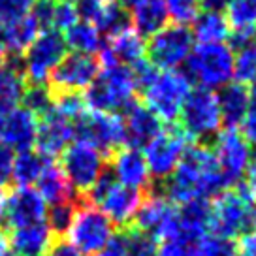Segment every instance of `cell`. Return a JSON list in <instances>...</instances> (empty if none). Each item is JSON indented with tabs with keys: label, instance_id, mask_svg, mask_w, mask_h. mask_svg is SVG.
<instances>
[{
	"label": "cell",
	"instance_id": "cell-1",
	"mask_svg": "<svg viewBox=\"0 0 256 256\" xmlns=\"http://www.w3.org/2000/svg\"><path fill=\"white\" fill-rule=\"evenodd\" d=\"M226 186L211 147L198 144L186 149L176 172L164 181V196L174 206L196 200L211 202Z\"/></svg>",
	"mask_w": 256,
	"mask_h": 256
},
{
	"label": "cell",
	"instance_id": "cell-2",
	"mask_svg": "<svg viewBox=\"0 0 256 256\" xmlns=\"http://www.w3.org/2000/svg\"><path fill=\"white\" fill-rule=\"evenodd\" d=\"M138 80L144 106L162 122L177 120L186 96L190 94V81L179 70H156L144 58L132 66Z\"/></svg>",
	"mask_w": 256,
	"mask_h": 256
},
{
	"label": "cell",
	"instance_id": "cell-3",
	"mask_svg": "<svg viewBox=\"0 0 256 256\" xmlns=\"http://www.w3.org/2000/svg\"><path fill=\"white\" fill-rule=\"evenodd\" d=\"M138 80L130 66L113 64L100 68L96 80L85 88L83 102L88 112L120 113L136 104Z\"/></svg>",
	"mask_w": 256,
	"mask_h": 256
},
{
	"label": "cell",
	"instance_id": "cell-4",
	"mask_svg": "<svg viewBox=\"0 0 256 256\" xmlns=\"http://www.w3.org/2000/svg\"><path fill=\"white\" fill-rule=\"evenodd\" d=\"M184 64V76L198 88L216 92L234 81V48L230 44H196Z\"/></svg>",
	"mask_w": 256,
	"mask_h": 256
},
{
	"label": "cell",
	"instance_id": "cell-5",
	"mask_svg": "<svg viewBox=\"0 0 256 256\" xmlns=\"http://www.w3.org/2000/svg\"><path fill=\"white\" fill-rule=\"evenodd\" d=\"M256 224V204L248 200L241 188H224L209 202V232L240 240Z\"/></svg>",
	"mask_w": 256,
	"mask_h": 256
},
{
	"label": "cell",
	"instance_id": "cell-6",
	"mask_svg": "<svg viewBox=\"0 0 256 256\" xmlns=\"http://www.w3.org/2000/svg\"><path fill=\"white\" fill-rule=\"evenodd\" d=\"M81 200L96 206L112 220L113 226L130 228L144 202V192L117 183L112 172L104 170V174L98 177V181L90 186L85 196H81Z\"/></svg>",
	"mask_w": 256,
	"mask_h": 256
},
{
	"label": "cell",
	"instance_id": "cell-7",
	"mask_svg": "<svg viewBox=\"0 0 256 256\" xmlns=\"http://www.w3.org/2000/svg\"><path fill=\"white\" fill-rule=\"evenodd\" d=\"M66 234L68 241L80 250L81 256H96L113 238L115 226L96 206L80 198Z\"/></svg>",
	"mask_w": 256,
	"mask_h": 256
},
{
	"label": "cell",
	"instance_id": "cell-8",
	"mask_svg": "<svg viewBox=\"0 0 256 256\" xmlns=\"http://www.w3.org/2000/svg\"><path fill=\"white\" fill-rule=\"evenodd\" d=\"M177 119L181 120L179 128L188 136V140L206 142L215 138L222 130L216 92L206 88H192Z\"/></svg>",
	"mask_w": 256,
	"mask_h": 256
},
{
	"label": "cell",
	"instance_id": "cell-9",
	"mask_svg": "<svg viewBox=\"0 0 256 256\" xmlns=\"http://www.w3.org/2000/svg\"><path fill=\"white\" fill-rule=\"evenodd\" d=\"M74 138L76 142H85L92 145L94 149L108 156L126 145L124 119L120 113H102L87 110L74 122Z\"/></svg>",
	"mask_w": 256,
	"mask_h": 256
},
{
	"label": "cell",
	"instance_id": "cell-10",
	"mask_svg": "<svg viewBox=\"0 0 256 256\" xmlns=\"http://www.w3.org/2000/svg\"><path fill=\"white\" fill-rule=\"evenodd\" d=\"M194 48V38L186 24H166L145 42L147 62L156 70H179Z\"/></svg>",
	"mask_w": 256,
	"mask_h": 256
},
{
	"label": "cell",
	"instance_id": "cell-11",
	"mask_svg": "<svg viewBox=\"0 0 256 256\" xmlns=\"http://www.w3.org/2000/svg\"><path fill=\"white\" fill-rule=\"evenodd\" d=\"M68 55L64 36L56 30H46L36 36L23 53V78L26 85H46L51 72Z\"/></svg>",
	"mask_w": 256,
	"mask_h": 256
},
{
	"label": "cell",
	"instance_id": "cell-12",
	"mask_svg": "<svg viewBox=\"0 0 256 256\" xmlns=\"http://www.w3.org/2000/svg\"><path fill=\"white\" fill-rule=\"evenodd\" d=\"M188 142L190 140L181 128H162L158 134L142 149L147 170L151 174V179L166 181L176 172L179 162L183 160L186 149L190 147Z\"/></svg>",
	"mask_w": 256,
	"mask_h": 256
},
{
	"label": "cell",
	"instance_id": "cell-13",
	"mask_svg": "<svg viewBox=\"0 0 256 256\" xmlns=\"http://www.w3.org/2000/svg\"><path fill=\"white\" fill-rule=\"evenodd\" d=\"M68 183L85 196L106 170V154L85 142H72L60 154V164ZM80 196V198H81Z\"/></svg>",
	"mask_w": 256,
	"mask_h": 256
},
{
	"label": "cell",
	"instance_id": "cell-14",
	"mask_svg": "<svg viewBox=\"0 0 256 256\" xmlns=\"http://www.w3.org/2000/svg\"><path fill=\"white\" fill-rule=\"evenodd\" d=\"M134 228L152 240L176 241L179 236V211L164 194H149L134 216Z\"/></svg>",
	"mask_w": 256,
	"mask_h": 256
},
{
	"label": "cell",
	"instance_id": "cell-15",
	"mask_svg": "<svg viewBox=\"0 0 256 256\" xmlns=\"http://www.w3.org/2000/svg\"><path fill=\"white\" fill-rule=\"evenodd\" d=\"M211 151L226 184L238 183L252 160V147L248 145L240 128H222L215 136Z\"/></svg>",
	"mask_w": 256,
	"mask_h": 256
},
{
	"label": "cell",
	"instance_id": "cell-16",
	"mask_svg": "<svg viewBox=\"0 0 256 256\" xmlns=\"http://www.w3.org/2000/svg\"><path fill=\"white\" fill-rule=\"evenodd\" d=\"M100 74V62L94 55L70 53L49 76V88L53 92H81Z\"/></svg>",
	"mask_w": 256,
	"mask_h": 256
},
{
	"label": "cell",
	"instance_id": "cell-17",
	"mask_svg": "<svg viewBox=\"0 0 256 256\" xmlns=\"http://www.w3.org/2000/svg\"><path fill=\"white\" fill-rule=\"evenodd\" d=\"M48 204L42 194L32 186H17L6 198L4 224L10 230L26 228L46 220Z\"/></svg>",
	"mask_w": 256,
	"mask_h": 256
},
{
	"label": "cell",
	"instance_id": "cell-18",
	"mask_svg": "<svg viewBox=\"0 0 256 256\" xmlns=\"http://www.w3.org/2000/svg\"><path fill=\"white\" fill-rule=\"evenodd\" d=\"M74 142V122L60 117L56 112H51L38 119L36 132V152L46 160H53L60 156L62 151Z\"/></svg>",
	"mask_w": 256,
	"mask_h": 256
},
{
	"label": "cell",
	"instance_id": "cell-19",
	"mask_svg": "<svg viewBox=\"0 0 256 256\" xmlns=\"http://www.w3.org/2000/svg\"><path fill=\"white\" fill-rule=\"evenodd\" d=\"M110 172L115 177V181L124 184L128 188H136V190H144L151 186V174L145 164L144 152L142 149L124 145L112 154V164H110Z\"/></svg>",
	"mask_w": 256,
	"mask_h": 256
},
{
	"label": "cell",
	"instance_id": "cell-20",
	"mask_svg": "<svg viewBox=\"0 0 256 256\" xmlns=\"http://www.w3.org/2000/svg\"><path fill=\"white\" fill-rule=\"evenodd\" d=\"M38 119L24 108H16L14 112L2 117L0 124V142L16 152L30 151L36 144Z\"/></svg>",
	"mask_w": 256,
	"mask_h": 256
},
{
	"label": "cell",
	"instance_id": "cell-21",
	"mask_svg": "<svg viewBox=\"0 0 256 256\" xmlns=\"http://www.w3.org/2000/svg\"><path fill=\"white\" fill-rule=\"evenodd\" d=\"M122 119H124V130H126V144L136 149H144L164 128L162 120L154 113L138 102L128 108Z\"/></svg>",
	"mask_w": 256,
	"mask_h": 256
},
{
	"label": "cell",
	"instance_id": "cell-22",
	"mask_svg": "<svg viewBox=\"0 0 256 256\" xmlns=\"http://www.w3.org/2000/svg\"><path fill=\"white\" fill-rule=\"evenodd\" d=\"M23 60L21 56H6L0 70V117L14 112L24 92Z\"/></svg>",
	"mask_w": 256,
	"mask_h": 256
},
{
	"label": "cell",
	"instance_id": "cell-23",
	"mask_svg": "<svg viewBox=\"0 0 256 256\" xmlns=\"http://www.w3.org/2000/svg\"><path fill=\"white\" fill-rule=\"evenodd\" d=\"M216 100H218L222 124L230 128L241 126V122L245 120L250 110V90L247 85L232 81L224 85L220 90H216Z\"/></svg>",
	"mask_w": 256,
	"mask_h": 256
},
{
	"label": "cell",
	"instance_id": "cell-24",
	"mask_svg": "<svg viewBox=\"0 0 256 256\" xmlns=\"http://www.w3.org/2000/svg\"><path fill=\"white\" fill-rule=\"evenodd\" d=\"M53 238L55 236L51 234L49 226L44 220L26 228L12 230L8 245L14 248V254L17 256H46Z\"/></svg>",
	"mask_w": 256,
	"mask_h": 256
},
{
	"label": "cell",
	"instance_id": "cell-25",
	"mask_svg": "<svg viewBox=\"0 0 256 256\" xmlns=\"http://www.w3.org/2000/svg\"><path fill=\"white\" fill-rule=\"evenodd\" d=\"M36 183H38L36 190L40 192L42 198L49 206H56V204H64V202H76L78 192L74 190L72 184L68 183L62 168L58 164H55L53 160L46 162V166L42 170Z\"/></svg>",
	"mask_w": 256,
	"mask_h": 256
},
{
	"label": "cell",
	"instance_id": "cell-26",
	"mask_svg": "<svg viewBox=\"0 0 256 256\" xmlns=\"http://www.w3.org/2000/svg\"><path fill=\"white\" fill-rule=\"evenodd\" d=\"M106 48L115 58V62L122 66L132 68L134 64L142 62L145 58V38L142 34H138L132 26H126L110 36Z\"/></svg>",
	"mask_w": 256,
	"mask_h": 256
},
{
	"label": "cell",
	"instance_id": "cell-27",
	"mask_svg": "<svg viewBox=\"0 0 256 256\" xmlns=\"http://www.w3.org/2000/svg\"><path fill=\"white\" fill-rule=\"evenodd\" d=\"M192 38L198 44H226L230 38V24L224 12H200L192 21Z\"/></svg>",
	"mask_w": 256,
	"mask_h": 256
},
{
	"label": "cell",
	"instance_id": "cell-28",
	"mask_svg": "<svg viewBox=\"0 0 256 256\" xmlns=\"http://www.w3.org/2000/svg\"><path fill=\"white\" fill-rule=\"evenodd\" d=\"M130 26L142 34V36H152L154 32L164 28L168 24V12L162 0H144L136 8L130 10Z\"/></svg>",
	"mask_w": 256,
	"mask_h": 256
},
{
	"label": "cell",
	"instance_id": "cell-29",
	"mask_svg": "<svg viewBox=\"0 0 256 256\" xmlns=\"http://www.w3.org/2000/svg\"><path fill=\"white\" fill-rule=\"evenodd\" d=\"M64 42L68 48L74 49V53L81 55H94L102 49V34L92 23L78 21L68 30H64Z\"/></svg>",
	"mask_w": 256,
	"mask_h": 256
},
{
	"label": "cell",
	"instance_id": "cell-30",
	"mask_svg": "<svg viewBox=\"0 0 256 256\" xmlns=\"http://www.w3.org/2000/svg\"><path fill=\"white\" fill-rule=\"evenodd\" d=\"M48 160L42 154L30 149V151L17 152L14 158V170H12V181L17 186H32V183L38 181L42 170L46 166Z\"/></svg>",
	"mask_w": 256,
	"mask_h": 256
},
{
	"label": "cell",
	"instance_id": "cell-31",
	"mask_svg": "<svg viewBox=\"0 0 256 256\" xmlns=\"http://www.w3.org/2000/svg\"><path fill=\"white\" fill-rule=\"evenodd\" d=\"M6 34H8V56H23L26 48L40 34V28L28 14V17H24L23 21L6 26Z\"/></svg>",
	"mask_w": 256,
	"mask_h": 256
},
{
	"label": "cell",
	"instance_id": "cell-32",
	"mask_svg": "<svg viewBox=\"0 0 256 256\" xmlns=\"http://www.w3.org/2000/svg\"><path fill=\"white\" fill-rule=\"evenodd\" d=\"M234 80L241 85L256 81V40L234 51Z\"/></svg>",
	"mask_w": 256,
	"mask_h": 256
},
{
	"label": "cell",
	"instance_id": "cell-33",
	"mask_svg": "<svg viewBox=\"0 0 256 256\" xmlns=\"http://www.w3.org/2000/svg\"><path fill=\"white\" fill-rule=\"evenodd\" d=\"M188 256H238L236 241L215 234H206L192 245H188Z\"/></svg>",
	"mask_w": 256,
	"mask_h": 256
},
{
	"label": "cell",
	"instance_id": "cell-34",
	"mask_svg": "<svg viewBox=\"0 0 256 256\" xmlns=\"http://www.w3.org/2000/svg\"><path fill=\"white\" fill-rule=\"evenodd\" d=\"M119 238L122 256H156V241L136 228H126L124 232H119Z\"/></svg>",
	"mask_w": 256,
	"mask_h": 256
},
{
	"label": "cell",
	"instance_id": "cell-35",
	"mask_svg": "<svg viewBox=\"0 0 256 256\" xmlns=\"http://www.w3.org/2000/svg\"><path fill=\"white\" fill-rule=\"evenodd\" d=\"M21 102L26 112L36 115V119H42L53 110V92L49 85H26Z\"/></svg>",
	"mask_w": 256,
	"mask_h": 256
},
{
	"label": "cell",
	"instance_id": "cell-36",
	"mask_svg": "<svg viewBox=\"0 0 256 256\" xmlns=\"http://www.w3.org/2000/svg\"><path fill=\"white\" fill-rule=\"evenodd\" d=\"M53 112H56L64 119L76 122L87 112V106L80 92H53Z\"/></svg>",
	"mask_w": 256,
	"mask_h": 256
},
{
	"label": "cell",
	"instance_id": "cell-37",
	"mask_svg": "<svg viewBox=\"0 0 256 256\" xmlns=\"http://www.w3.org/2000/svg\"><path fill=\"white\" fill-rule=\"evenodd\" d=\"M74 213H76V202H64L51 206L46 213V224L49 226L51 234L55 238H62L68 232L70 224H72Z\"/></svg>",
	"mask_w": 256,
	"mask_h": 256
},
{
	"label": "cell",
	"instance_id": "cell-38",
	"mask_svg": "<svg viewBox=\"0 0 256 256\" xmlns=\"http://www.w3.org/2000/svg\"><path fill=\"white\" fill-rule=\"evenodd\" d=\"M162 2L166 6L168 17H172L179 24L192 23L202 12V0H162Z\"/></svg>",
	"mask_w": 256,
	"mask_h": 256
},
{
	"label": "cell",
	"instance_id": "cell-39",
	"mask_svg": "<svg viewBox=\"0 0 256 256\" xmlns=\"http://www.w3.org/2000/svg\"><path fill=\"white\" fill-rule=\"evenodd\" d=\"M32 10V0H0V24H12L28 17Z\"/></svg>",
	"mask_w": 256,
	"mask_h": 256
},
{
	"label": "cell",
	"instance_id": "cell-40",
	"mask_svg": "<svg viewBox=\"0 0 256 256\" xmlns=\"http://www.w3.org/2000/svg\"><path fill=\"white\" fill-rule=\"evenodd\" d=\"M117 0H76V10L80 14L81 21L92 23L96 26V23L106 16V12L112 8Z\"/></svg>",
	"mask_w": 256,
	"mask_h": 256
},
{
	"label": "cell",
	"instance_id": "cell-41",
	"mask_svg": "<svg viewBox=\"0 0 256 256\" xmlns=\"http://www.w3.org/2000/svg\"><path fill=\"white\" fill-rule=\"evenodd\" d=\"M80 21V14L76 10L74 2H62L56 0L55 10H53V30H68L72 24H76Z\"/></svg>",
	"mask_w": 256,
	"mask_h": 256
},
{
	"label": "cell",
	"instance_id": "cell-42",
	"mask_svg": "<svg viewBox=\"0 0 256 256\" xmlns=\"http://www.w3.org/2000/svg\"><path fill=\"white\" fill-rule=\"evenodd\" d=\"M56 0H38L32 4L30 17L36 21L40 30H53V10H55Z\"/></svg>",
	"mask_w": 256,
	"mask_h": 256
},
{
	"label": "cell",
	"instance_id": "cell-43",
	"mask_svg": "<svg viewBox=\"0 0 256 256\" xmlns=\"http://www.w3.org/2000/svg\"><path fill=\"white\" fill-rule=\"evenodd\" d=\"M16 154L6 145L0 144V188H6L12 183V170H14Z\"/></svg>",
	"mask_w": 256,
	"mask_h": 256
},
{
	"label": "cell",
	"instance_id": "cell-44",
	"mask_svg": "<svg viewBox=\"0 0 256 256\" xmlns=\"http://www.w3.org/2000/svg\"><path fill=\"white\" fill-rule=\"evenodd\" d=\"M241 179H243V184H241L240 188L243 190V194L247 196L248 200L256 204V156H252L247 172L243 174Z\"/></svg>",
	"mask_w": 256,
	"mask_h": 256
},
{
	"label": "cell",
	"instance_id": "cell-45",
	"mask_svg": "<svg viewBox=\"0 0 256 256\" xmlns=\"http://www.w3.org/2000/svg\"><path fill=\"white\" fill-rule=\"evenodd\" d=\"M46 256H81V252L64 238H53Z\"/></svg>",
	"mask_w": 256,
	"mask_h": 256
},
{
	"label": "cell",
	"instance_id": "cell-46",
	"mask_svg": "<svg viewBox=\"0 0 256 256\" xmlns=\"http://www.w3.org/2000/svg\"><path fill=\"white\" fill-rule=\"evenodd\" d=\"M156 256H188V247L176 241H164L156 248Z\"/></svg>",
	"mask_w": 256,
	"mask_h": 256
},
{
	"label": "cell",
	"instance_id": "cell-47",
	"mask_svg": "<svg viewBox=\"0 0 256 256\" xmlns=\"http://www.w3.org/2000/svg\"><path fill=\"white\" fill-rule=\"evenodd\" d=\"M230 0H202V8L208 12H224Z\"/></svg>",
	"mask_w": 256,
	"mask_h": 256
},
{
	"label": "cell",
	"instance_id": "cell-48",
	"mask_svg": "<svg viewBox=\"0 0 256 256\" xmlns=\"http://www.w3.org/2000/svg\"><path fill=\"white\" fill-rule=\"evenodd\" d=\"M8 56V34H6V26L0 24V58Z\"/></svg>",
	"mask_w": 256,
	"mask_h": 256
},
{
	"label": "cell",
	"instance_id": "cell-49",
	"mask_svg": "<svg viewBox=\"0 0 256 256\" xmlns=\"http://www.w3.org/2000/svg\"><path fill=\"white\" fill-rule=\"evenodd\" d=\"M8 252V236H6V228L0 226V256Z\"/></svg>",
	"mask_w": 256,
	"mask_h": 256
},
{
	"label": "cell",
	"instance_id": "cell-50",
	"mask_svg": "<svg viewBox=\"0 0 256 256\" xmlns=\"http://www.w3.org/2000/svg\"><path fill=\"white\" fill-rule=\"evenodd\" d=\"M117 2H119L124 10H132V8H136L138 4H142L144 0H117Z\"/></svg>",
	"mask_w": 256,
	"mask_h": 256
},
{
	"label": "cell",
	"instance_id": "cell-51",
	"mask_svg": "<svg viewBox=\"0 0 256 256\" xmlns=\"http://www.w3.org/2000/svg\"><path fill=\"white\" fill-rule=\"evenodd\" d=\"M6 190L0 188V218H4V209H6Z\"/></svg>",
	"mask_w": 256,
	"mask_h": 256
},
{
	"label": "cell",
	"instance_id": "cell-52",
	"mask_svg": "<svg viewBox=\"0 0 256 256\" xmlns=\"http://www.w3.org/2000/svg\"><path fill=\"white\" fill-rule=\"evenodd\" d=\"M247 2L252 6V10H254V14H256V0H247Z\"/></svg>",
	"mask_w": 256,
	"mask_h": 256
},
{
	"label": "cell",
	"instance_id": "cell-53",
	"mask_svg": "<svg viewBox=\"0 0 256 256\" xmlns=\"http://www.w3.org/2000/svg\"><path fill=\"white\" fill-rule=\"evenodd\" d=\"M4 256H17V254H14V252H6Z\"/></svg>",
	"mask_w": 256,
	"mask_h": 256
},
{
	"label": "cell",
	"instance_id": "cell-54",
	"mask_svg": "<svg viewBox=\"0 0 256 256\" xmlns=\"http://www.w3.org/2000/svg\"><path fill=\"white\" fill-rule=\"evenodd\" d=\"M62 2H76V0H62Z\"/></svg>",
	"mask_w": 256,
	"mask_h": 256
},
{
	"label": "cell",
	"instance_id": "cell-55",
	"mask_svg": "<svg viewBox=\"0 0 256 256\" xmlns=\"http://www.w3.org/2000/svg\"><path fill=\"white\" fill-rule=\"evenodd\" d=\"M0 124H2V117H0Z\"/></svg>",
	"mask_w": 256,
	"mask_h": 256
}]
</instances>
